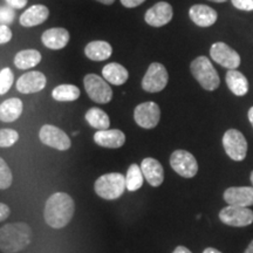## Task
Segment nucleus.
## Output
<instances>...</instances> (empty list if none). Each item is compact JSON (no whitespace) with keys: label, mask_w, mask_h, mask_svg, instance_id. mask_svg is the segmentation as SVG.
Here are the masks:
<instances>
[{"label":"nucleus","mask_w":253,"mask_h":253,"mask_svg":"<svg viewBox=\"0 0 253 253\" xmlns=\"http://www.w3.org/2000/svg\"><path fill=\"white\" fill-rule=\"evenodd\" d=\"M75 212V204L71 196L65 192H55L47 199L43 218L47 225L53 229H62L68 225Z\"/></svg>","instance_id":"obj_1"},{"label":"nucleus","mask_w":253,"mask_h":253,"mask_svg":"<svg viewBox=\"0 0 253 253\" xmlns=\"http://www.w3.org/2000/svg\"><path fill=\"white\" fill-rule=\"evenodd\" d=\"M32 232L27 223H9L0 229V250L2 253H17L31 244Z\"/></svg>","instance_id":"obj_2"},{"label":"nucleus","mask_w":253,"mask_h":253,"mask_svg":"<svg viewBox=\"0 0 253 253\" xmlns=\"http://www.w3.org/2000/svg\"><path fill=\"white\" fill-rule=\"evenodd\" d=\"M190 71L198 84L205 90H216L219 87V75L211 63L210 59L207 56H198L190 65Z\"/></svg>","instance_id":"obj_3"},{"label":"nucleus","mask_w":253,"mask_h":253,"mask_svg":"<svg viewBox=\"0 0 253 253\" xmlns=\"http://www.w3.org/2000/svg\"><path fill=\"white\" fill-rule=\"evenodd\" d=\"M94 189L96 195L101 198L107 199V201L118 199L126 189V176L120 172L106 173L96 179Z\"/></svg>","instance_id":"obj_4"},{"label":"nucleus","mask_w":253,"mask_h":253,"mask_svg":"<svg viewBox=\"0 0 253 253\" xmlns=\"http://www.w3.org/2000/svg\"><path fill=\"white\" fill-rule=\"evenodd\" d=\"M84 89L90 100L94 102L106 104L113 99V90L103 78L96 74H87L84 78Z\"/></svg>","instance_id":"obj_5"},{"label":"nucleus","mask_w":253,"mask_h":253,"mask_svg":"<svg viewBox=\"0 0 253 253\" xmlns=\"http://www.w3.org/2000/svg\"><path fill=\"white\" fill-rule=\"evenodd\" d=\"M223 147L227 156L236 162H242L248 154V141L237 129H229L223 136Z\"/></svg>","instance_id":"obj_6"},{"label":"nucleus","mask_w":253,"mask_h":253,"mask_svg":"<svg viewBox=\"0 0 253 253\" xmlns=\"http://www.w3.org/2000/svg\"><path fill=\"white\" fill-rule=\"evenodd\" d=\"M169 74L162 63L153 62L142 80V88L148 93H160L167 87Z\"/></svg>","instance_id":"obj_7"},{"label":"nucleus","mask_w":253,"mask_h":253,"mask_svg":"<svg viewBox=\"0 0 253 253\" xmlns=\"http://www.w3.org/2000/svg\"><path fill=\"white\" fill-rule=\"evenodd\" d=\"M170 166L179 176L192 178L198 172V163L194 155L186 150H175L170 156Z\"/></svg>","instance_id":"obj_8"},{"label":"nucleus","mask_w":253,"mask_h":253,"mask_svg":"<svg viewBox=\"0 0 253 253\" xmlns=\"http://www.w3.org/2000/svg\"><path fill=\"white\" fill-rule=\"evenodd\" d=\"M219 219L225 225L233 227H245L253 223V211L249 208L229 207L221 209L219 212Z\"/></svg>","instance_id":"obj_9"},{"label":"nucleus","mask_w":253,"mask_h":253,"mask_svg":"<svg viewBox=\"0 0 253 253\" xmlns=\"http://www.w3.org/2000/svg\"><path fill=\"white\" fill-rule=\"evenodd\" d=\"M39 137L43 144L60 151L68 150L72 145V141L68 137V135L58 126L52 125H45L41 126Z\"/></svg>","instance_id":"obj_10"},{"label":"nucleus","mask_w":253,"mask_h":253,"mask_svg":"<svg viewBox=\"0 0 253 253\" xmlns=\"http://www.w3.org/2000/svg\"><path fill=\"white\" fill-rule=\"evenodd\" d=\"M134 120L144 129H153L161 120V109L153 101L140 103L134 110Z\"/></svg>","instance_id":"obj_11"},{"label":"nucleus","mask_w":253,"mask_h":253,"mask_svg":"<svg viewBox=\"0 0 253 253\" xmlns=\"http://www.w3.org/2000/svg\"><path fill=\"white\" fill-rule=\"evenodd\" d=\"M211 59L227 69H236L240 66V55L224 42H216L210 48Z\"/></svg>","instance_id":"obj_12"},{"label":"nucleus","mask_w":253,"mask_h":253,"mask_svg":"<svg viewBox=\"0 0 253 253\" xmlns=\"http://www.w3.org/2000/svg\"><path fill=\"white\" fill-rule=\"evenodd\" d=\"M172 6L167 1H160L145 12L144 20L151 27H162L171 21Z\"/></svg>","instance_id":"obj_13"},{"label":"nucleus","mask_w":253,"mask_h":253,"mask_svg":"<svg viewBox=\"0 0 253 253\" xmlns=\"http://www.w3.org/2000/svg\"><path fill=\"white\" fill-rule=\"evenodd\" d=\"M223 197L229 205L251 207L253 205V186H231L224 191Z\"/></svg>","instance_id":"obj_14"},{"label":"nucleus","mask_w":253,"mask_h":253,"mask_svg":"<svg viewBox=\"0 0 253 253\" xmlns=\"http://www.w3.org/2000/svg\"><path fill=\"white\" fill-rule=\"evenodd\" d=\"M46 77L41 72H28L17 81V89L21 94L39 93L46 87Z\"/></svg>","instance_id":"obj_15"},{"label":"nucleus","mask_w":253,"mask_h":253,"mask_svg":"<svg viewBox=\"0 0 253 253\" xmlns=\"http://www.w3.org/2000/svg\"><path fill=\"white\" fill-rule=\"evenodd\" d=\"M141 169L145 181L154 188H157L164 181V169L162 164L153 157H147L142 161Z\"/></svg>","instance_id":"obj_16"},{"label":"nucleus","mask_w":253,"mask_h":253,"mask_svg":"<svg viewBox=\"0 0 253 253\" xmlns=\"http://www.w3.org/2000/svg\"><path fill=\"white\" fill-rule=\"evenodd\" d=\"M94 141L100 147L118 149L125 144L126 135L119 129H107V130H99L95 132Z\"/></svg>","instance_id":"obj_17"},{"label":"nucleus","mask_w":253,"mask_h":253,"mask_svg":"<svg viewBox=\"0 0 253 253\" xmlns=\"http://www.w3.org/2000/svg\"><path fill=\"white\" fill-rule=\"evenodd\" d=\"M190 19L199 27H210L217 21L218 14L212 7L208 5H194L189 11Z\"/></svg>","instance_id":"obj_18"},{"label":"nucleus","mask_w":253,"mask_h":253,"mask_svg":"<svg viewBox=\"0 0 253 253\" xmlns=\"http://www.w3.org/2000/svg\"><path fill=\"white\" fill-rule=\"evenodd\" d=\"M42 43L49 49H62L69 41V32L66 28L55 27L45 31L41 37Z\"/></svg>","instance_id":"obj_19"},{"label":"nucleus","mask_w":253,"mask_h":253,"mask_svg":"<svg viewBox=\"0 0 253 253\" xmlns=\"http://www.w3.org/2000/svg\"><path fill=\"white\" fill-rule=\"evenodd\" d=\"M49 15V9L45 5H33L21 14L20 24L24 27H34L45 23Z\"/></svg>","instance_id":"obj_20"},{"label":"nucleus","mask_w":253,"mask_h":253,"mask_svg":"<svg viewBox=\"0 0 253 253\" xmlns=\"http://www.w3.org/2000/svg\"><path fill=\"white\" fill-rule=\"evenodd\" d=\"M102 77L109 84H115V86H122L128 80L129 73L120 63L110 62L103 67Z\"/></svg>","instance_id":"obj_21"},{"label":"nucleus","mask_w":253,"mask_h":253,"mask_svg":"<svg viewBox=\"0 0 253 253\" xmlns=\"http://www.w3.org/2000/svg\"><path fill=\"white\" fill-rule=\"evenodd\" d=\"M23 113V101L18 97L5 100L0 104V120L1 122H14Z\"/></svg>","instance_id":"obj_22"},{"label":"nucleus","mask_w":253,"mask_h":253,"mask_svg":"<svg viewBox=\"0 0 253 253\" xmlns=\"http://www.w3.org/2000/svg\"><path fill=\"white\" fill-rule=\"evenodd\" d=\"M113 48L107 41H91L84 48V54L93 61H104L112 56Z\"/></svg>","instance_id":"obj_23"},{"label":"nucleus","mask_w":253,"mask_h":253,"mask_svg":"<svg viewBox=\"0 0 253 253\" xmlns=\"http://www.w3.org/2000/svg\"><path fill=\"white\" fill-rule=\"evenodd\" d=\"M226 84L236 96H244L249 91V81L243 73L229 69L226 73Z\"/></svg>","instance_id":"obj_24"},{"label":"nucleus","mask_w":253,"mask_h":253,"mask_svg":"<svg viewBox=\"0 0 253 253\" xmlns=\"http://www.w3.org/2000/svg\"><path fill=\"white\" fill-rule=\"evenodd\" d=\"M41 61V54L37 49H24L14 56V65L19 69H30L38 66Z\"/></svg>","instance_id":"obj_25"},{"label":"nucleus","mask_w":253,"mask_h":253,"mask_svg":"<svg viewBox=\"0 0 253 253\" xmlns=\"http://www.w3.org/2000/svg\"><path fill=\"white\" fill-rule=\"evenodd\" d=\"M86 121L89 123L90 126L97 129V130H107L110 126L108 114L104 113L102 109L96 108V107H93L86 113Z\"/></svg>","instance_id":"obj_26"},{"label":"nucleus","mask_w":253,"mask_h":253,"mask_svg":"<svg viewBox=\"0 0 253 253\" xmlns=\"http://www.w3.org/2000/svg\"><path fill=\"white\" fill-rule=\"evenodd\" d=\"M52 96L58 102H72L80 97V89L74 84H60L53 89Z\"/></svg>","instance_id":"obj_27"},{"label":"nucleus","mask_w":253,"mask_h":253,"mask_svg":"<svg viewBox=\"0 0 253 253\" xmlns=\"http://www.w3.org/2000/svg\"><path fill=\"white\" fill-rule=\"evenodd\" d=\"M144 182V176L142 172L141 167H138L137 164H131L129 167L128 171L126 175V190L128 191H137L138 189L142 188Z\"/></svg>","instance_id":"obj_28"},{"label":"nucleus","mask_w":253,"mask_h":253,"mask_svg":"<svg viewBox=\"0 0 253 253\" xmlns=\"http://www.w3.org/2000/svg\"><path fill=\"white\" fill-rule=\"evenodd\" d=\"M12 182H13V176H12L11 169L4 158H0V189H8Z\"/></svg>","instance_id":"obj_29"},{"label":"nucleus","mask_w":253,"mask_h":253,"mask_svg":"<svg viewBox=\"0 0 253 253\" xmlns=\"http://www.w3.org/2000/svg\"><path fill=\"white\" fill-rule=\"evenodd\" d=\"M14 75L9 68H2L0 72V95H4L11 89Z\"/></svg>","instance_id":"obj_30"},{"label":"nucleus","mask_w":253,"mask_h":253,"mask_svg":"<svg viewBox=\"0 0 253 253\" xmlns=\"http://www.w3.org/2000/svg\"><path fill=\"white\" fill-rule=\"evenodd\" d=\"M19 140V134L13 129H1L0 130V147L9 148Z\"/></svg>","instance_id":"obj_31"},{"label":"nucleus","mask_w":253,"mask_h":253,"mask_svg":"<svg viewBox=\"0 0 253 253\" xmlns=\"http://www.w3.org/2000/svg\"><path fill=\"white\" fill-rule=\"evenodd\" d=\"M15 8L11 7V6H1L0 8V23L1 25H11L15 19Z\"/></svg>","instance_id":"obj_32"},{"label":"nucleus","mask_w":253,"mask_h":253,"mask_svg":"<svg viewBox=\"0 0 253 253\" xmlns=\"http://www.w3.org/2000/svg\"><path fill=\"white\" fill-rule=\"evenodd\" d=\"M231 2L242 11H253V0H231Z\"/></svg>","instance_id":"obj_33"},{"label":"nucleus","mask_w":253,"mask_h":253,"mask_svg":"<svg viewBox=\"0 0 253 253\" xmlns=\"http://www.w3.org/2000/svg\"><path fill=\"white\" fill-rule=\"evenodd\" d=\"M12 39V31L9 30L8 26L6 25H1L0 26V43L5 45L9 40Z\"/></svg>","instance_id":"obj_34"},{"label":"nucleus","mask_w":253,"mask_h":253,"mask_svg":"<svg viewBox=\"0 0 253 253\" xmlns=\"http://www.w3.org/2000/svg\"><path fill=\"white\" fill-rule=\"evenodd\" d=\"M6 4L15 9H21L27 5V0H5Z\"/></svg>","instance_id":"obj_35"},{"label":"nucleus","mask_w":253,"mask_h":253,"mask_svg":"<svg viewBox=\"0 0 253 253\" xmlns=\"http://www.w3.org/2000/svg\"><path fill=\"white\" fill-rule=\"evenodd\" d=\"M145 0H121V4L126 8H134L143 4Z\"/></svg>","instance_id":"obj_36"},{"label":"nucleus","mask_w":253,"mask_h":253,"mask_svg":"<svg viewBox=\"0 0 253 253\" xmlns=\"http://www.w3.org/2000/svg\"><path fill=\"white\" fill-rule=\"evenodd\" d=\"M9 213H11V210H9V208L7 207V205L4 203L0 204V220L4 221L7 219Z\"/></svg>","instance_id":"obj_37"},{"label":"nucleus","mask_w":253,"mask_h":253,"mask_svg":"<svg viewBox=\"0 0 253 253\" xmlns=\"http://www.w3.org/2000/svg\"><path fill=\"white\" fill-rule=\"evenodd\" d=\"M172 253H192V252L190 251L188 248H185V246L179 245V246H177L175 250H173Z\"/></svg>","instance_id":"obj_38"},{"label":"nucleus","mask_w":253,"mask_h":253,"mask_svg":"<svg viewBox=\"0 0 253 253\" xmlns=\"http://www.w3.org/2000/svg\"><path fill=\"white\" fill-rule=\"evenodd\" d=\"M203 253H221V252L218 251V250L214 249V248H208V249L204 250Z\"/></svg>","instance_id":"obj_39"},{"label":"nucleus","mask_w":253,"mask_h":253,"mask_svg":"<svg viewBox=\"0 0 253 253\" xmlns=\"http://www.w3.org/2000/svg\"><path fill=\"white\" fill-rule=\"evenodd\" d=\"M248 116H249V121L251 122V125L253 126V107H251V108H250L249 113H248Z\"/></svg>","instance_id":"obj_40"},{"label":"nucleus","mask_w":253,"mask_h":253,"mask_svg":"<svg viewBox=\"0 0 253 253\" xmlns=\"http://www.w3.org/2000/svg\"><path fill=\"white\" fill-rule=\"evenodd\" d=\"M244 253H253V240H252L251 243H250L248 248H246V250H245V252H244Z\"/></svg>","instance_id":"obj_41"},{"label":"nucleus","mask_w":253,"mask_h":253,"mask_svg":"<svg viewBox=\"0 0 253 253\" xmlns=\"http://www.w3.org/2000/svg\"><path fill=\"white\" fill-rule=\"evenodd\" d=\"M96 1H99L101 4H104V5H112L115 0H96Z\"/></svg>","instance_id":"obj_42"},{"label":"nucleus","mask_w":253,"mask_h":253,"mask_svg":"<svg viewBox=\"0 0 253 253\" xmlns=\"http://www.w3.org/2000/svg\"><path fill=\"white\" fill-rule=\"evenodd\" d=\"M210 1H213V2H225L226 0H210Z\"/></svg>","instance_id":"obj_43"},{"label":"nucleus","mask_w":253,"mask_h":253,"mask_svg":"<svg viewBox=\"0 0 253 253\" xmlns=\"http://www.w3.org/2000/svg\"><path fill=\"white\" fill-rule=\"evenodd\" d=\"M250 179H251V183H252V185H253V171L251 172V175H250Z\"/></svg>","instance_id":"obj_44"}]
</instances>
